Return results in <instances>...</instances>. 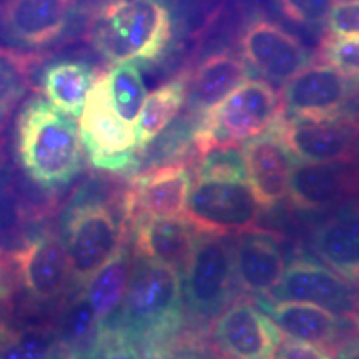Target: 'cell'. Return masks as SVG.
<instances>
[{
    "instance_id": "6da1fadb",
    "label": "cell",
    "mask_w": 359,
    "mask_h": 359,
    "mask_svg": "<svg viewBox=\"0 0 359 359\" xmlns=\"http://www.w3.org/2000/svg\"><path fill=\"white\" fill-rule=\"evenodd\" d=\"M168 0H103L92 13L88 40L110 64L155 65L175 40Z\"/></svg>"
},
{
    "instance_id": "7a4b0ae2",
    "label": "cell",
    "mask_w": 359,
    "mask_h": 359,
    "mask_svg": "<svg viewBox=\"0 0 359 359\" xmlns=\"http://www.w3.org/2000/svg\"><path fill=\"white\" fill-rule=\"evenodd\" d=\"M262 210L240 151L217 148L201 156L185 212L196 230L222 236L246 231L255 228Z\"/></svg>"
},
{
    "instance_id": "3957f363",
    "label": "cell",
    "mask_w": 359,
    "mask_h": 359,
    "mask_svg": "<svg viewBox=\"0 0 359 359\" xmlns=\"http://www.w3.org/2000/svg\"><path fill=\"white\" fill-rule=\"evenodd\" d=\"M183 304L182 273L137 255L122 303L102 327L147 344L154 353L178 333Z\"/></svg>"
},
{
    "instance_id": "277c9868",
    "label": "cell",
    "mask_w": 359,
    "mask_h": 359,
    "mask_svg": "<svg viewBox=\"0 0 359 359\" xmlns=\"http://www.w3.org/2000/svg\"><path fill=\"white\" fill-rule=\"evenodd\" d=\"M17 154L27 177L42 190L69 185L82 170L79 125L43 98H30L17 120Z\"/></svg>"
},
{
    "instance_id": "5b68a950",
    "label": "cell",
    "mask_w": 359,
    "mask_h": 359,
    "mask_svg": "<svg viewBox=\"0 0 359 359\" xmlns=\"http://www.w3.org/2000/svg\"><path fill=\"white\" fill-rule=\"evenodd\" d=\"M280 110V97L271 85L264 80H245L200 118L191 143L201 156L217 148H235L266 130Z\"/></svg>"
},
{
    "instance_id": "8992f818",
    "label": "cell",
    "mask_w": 359,
    "mask_h": 359,
    "mask_svg": "<svg viewBox=\"0 0 359 359\" xmlns=\"http://www.w3.org/2000/svg\"><path fill=\"white\" fill-rule=\"evenodd\" d=\"M125 217L97 196L79 193L62 217L60 238L70 262V278L83 286L90 276L122 246Z\"/></svg>"
},
{
    "instance_id": "52a82bcc",
    "label": "cell",
    "mask_w": 359,
    "mask_h": 359,
    "mask_svg": "<svg viewBox=\"0 0 359 359\" xmlns=\"http://www.w3.org/2000/svg\"><path fill=\"white\" fill-rule=\"evenodd\" d=\"M79 118L80 140L92 167L111 173H133L138 168L135 125L115 110L100 77L88 92Z\"/></svg>"
},
{
    "instance_id": "ba28073f",
    "label": "cell",
    "mask_w": 359,
    "mask_h": 359,
    "mask_svg": "<svg viewBox=\"0 0 359 359\" xmlns=\"http://www.w3.org/2000/svg\"><path fill=\"white\" fill-rule=\"evenodd\" d=\"M233 281V245L222 235L200 233L182 273L188 313L200 321L215 320L230 303Z\"/></svg>"
},
{
    "instance_id": "9c48e42d",
    "label": "cell",
    "mask_w": 359,
    "mask_h": 359,
    "mask_svg": "<svg viewBox=\"0 0 359 359\" xmlns=\"http://www.w3.org/2000/svg\"><path fill=\"white\" fill-rule=\"evenodd\" d=\"M245 64L269 82L285 85L311 64V52L285 27L257 13L246 20L238 39Z\"/></svg>"
},
{
    "instance_id": "30bf717a",
    "label": "cell",
    "mask_w": 359,
    "mask_h": 359,
    "mask_svg": "<svg viewBox=\"0 0 359 359\" xmlns=\"http://www.w3.org/2000/svg\"><path fill=\"white\" fill-rule=\"evenodd\" d=\"M240 154L259 205L268 210L281 203L290 193L291 173L298 158L283 138L280 114L266 130L246 140Z\"/></svg>"
},
{
    "instance_id": "8fae6325",
    "label": "cell",
    "mask_w": 359,
    "mask_h": 359,
    "mask_svg": "<svg viewBox=\"0 0 359 359\" xmlns=\"http://www.w3.org/2000/svg\"><path fill=\"white\" fill-rule=\"evenodd\" d=\"M15 278L30 302L53 303L67 290L70 262L60 235L43 231L25 241L12 255Z\"/></svg>"
},
{
    "instance_id": "7c38bea8",
    "label": "cell",
    "mask_w": 359,
    "mask_h": 359,
    "mask_svg": "<svg viewBox=\"0 0 359 359\" xmlns=\"http://www.w3.org/2000/svg\"><path fill=\"white\" fill-rule=\"evenodd\" d=\"M351 80L330 64L308 65L285 83L280 98L286 120H320L341 115L351 95Z\"/></svg>"
},
{
    "instance_id": "4fadbf2b",
    "label": "cell",
    "mask_w": 359,
    "mask_h": 359,
    "mask_svg": "<svg viewBox=\"0 0 359 359\" xmlns=\"http://www.w3.org/2000/svg\"><path fill=\"white\" fill-rule=\"evenodd\" d=\"M271 298L309 303L343 318L354 311V290L348 280L308 257L296 258L285 268Z\"/></svg>"
},
{
    "instance_id": "5bb4252c",
    "label": "cell",
    "mask_w": 359,
    "mask_h": 359,
    "mask_svg": "<svg viewBox=\"0 0 359 359\" xmlns=\"http://www.w3.org/2000/svg\"><path fill=\"white\" fill-rule=\"evenodd\" d=\"M212 338L230 359H271L281 343L280 330L246 299L228 304L215 318Z\"/></svg>"
},
{
    "instance_id": "9a60e30c",
    "label": "cell",
    "mask_w": 359,
    "mask_h": 359,
    "mask_svg": "<svg viewBox=\"0 0 359 359\" xmlns=\"http://www.w3.org/2000/svg\"><path fill=\"white\" fill-rule=\"evenodd\" d=\"M191 185V173L177 163L137 175L123 195L125 219L132 223L140 217H185Z\"/></svg>"
},
{
    "instance_id": "2e32d148",
    "label": "cell",
    "mask_w": 359,
    "mask_h": 359,
    "mask_svg": "<svg viewBox=\"0 0 359 359\" xmlns=\"http://www.w3.org/2000/svg\"><path fill=\"white\" fill-rule=\"evenodd\" d=\"M281 133L299 161L331 163L349 161L353 156L359 125L344 115L320 120H286L280 111Z\"/></svg>"
},
{
    "instance_id": "e0dca14e",
    "label": "cell",
    "mask_w": 359,
    "mask_h": 359,
    "mask_svg": "<svg viewBox=\"0 0 359 359\" xmlns=\"http://www.w3.org/2000/svg\"><path fill=\"white\" fill-rule=\"evenodd\" d=\"M74 0H7L0 30L13 45L40 48L57 42L69 29Z\"/></svg>"
},
{
    "instance_id": "ac0fdd59",
    "label": "cell",
    "mask_w": 359,
    "mask_h": 359,
    "mask_svg": "<svg viewBox=\"0 0 359 359\" xmlns=\"http://www.w3.org/2000/svg\"><path fill=\"white\" fill-rule=\"evenodd\" d=\"M233 266L236 281L245 291L258 298L271 294L286 268L281 236L258 228L238 233Z\"/></svg>"
},
{
    "instance_id": "d6986e66",
    "label": "cell",
    "mask_w": 359,
    "mask_h": 359,
    "mask_svg": "<svg viewBox=\"0 0 359 359\" xmlns=\"http://www.w3.org/2000/svg\"><path fill=\"white\" fill-rule=\"evenodd\" d=\"M358 175L348 161L294 165L290 180V200L302 212H321L356 190Z\"/></svg>"
},
{
    "instance_id": "ffe728a7",
    "label": "cell",
    "mask_w": 359,
    "mask_h": 359,
    "mask_svg": "<svg viewBox=\"0 0 359 359\" xmlns=\"http://www.w3.org/2000/svg\"><path fill=\"white\" fill-rule=\"evenodd\" d=\"M138 257L168 264L183 273L201 231L182 217H140L132 222Z\"/></svg>"
},
{
    "instance_id": "44dd1931",
    "label": "cell",
    "mask_w": 359,
    "mask_h": 359,
    "mask_svg": "<svg viewBox=\"0 0 359 359\" xmlns=\"http://www.w3.org/2000/svg\"><path fill=\"white\" fill-rule=\"evenodd\" d=\"M248 77L250 67L241 55L231 50L212 53L188 82V110L200 122Z\"/></svg>"
},
{
    "instance_id": "7402d4cb",
    "label": "cell",
    "mask_w": 359,
    "mask_h": 359,
    "mask_svg": "<svg viewBox=\"0 0 359 359\" xmlns=\"http://www.w3.org/2000/svg\"><path fill=\"white\" fill-rule=\"evenodd\" d=\"M313 251L344 280H359V210L348 208L327 218L313 233Z\"/></svg>"
},
{
    "instance_id": "603a6c76",
    "label": "cell",
    "mask_w": 359,
    "mask_h": 359,
    "mask_svg": "<svg viewBox=\"0 0 359 359\" xmlns=\"http://www.w3.org/2000/svg\"><path fill=\"white\" fill-rule=\"evenodd\" d=\"M258 308L288 338L316 346L330 344L339 331V316L309 303L276 302L259 296Z\"/></svg>"
},
{
    "instance_id": "cb8c5ba5",
    "label": "cell",
    "mask_w": 359,
    "mask_h": 359,
    "mask_svg": "<svg viewBox=\"0 0 359 359\" xmlns=\"http://www.w3.org/2000/svg\"><path fill=\"white\" fill-rule=\"evenodd\" d=\"M97 80V72L83 60H57L42 72L40 83L47 102L60 114L79 118L88 92Z\"/></svg>"
},
{
    "instance_id": "d4e9b609",
    "label": "cell",
    "mask_w": 359,
    "mask_h": 359,
    "mask_svg": "<svg viewBox=\"0 0 359 359\" xmlns=\"http://www.w3.org/2000/svg\"><path fill=\"white\" fill-rule=\"evenodd\" d=\"M188 82H190L188 75L182 74L147 95L135 125L138 154L145 151L160 137V133L168 128V125L182 110L188 97Z\"/></svg>"
},
{
    "instance_id": "484cf974",
    "label": "cell",
    "mask_w": 359,
    "mask_h": 359,
    "mask_svg": "<svg viewBox=\"0 0 359 359\" xmlns=\"http://www.w3.org/2000/svg\"><path fill=\"white\" fill-rule=\"evenodd\" d=\"M132 263L128 248L122 245L83 285V294L92 304L100 327L114 316L122 303Z\"/></svg>"
},
{
    "instance_id": "4316f807",
    "label": "cell",
    "mask_w": 359,
    "mask_h": 359,
    "mask_svg": "<svg viewBox=\"0 0 359 359\" xmlns=\"http://www.w3.org/2000/svg\"><path fill=\"white\" fill-rule=\"evenodd\" d=\"M100 80L115 110L128 123L137 125L138 115L148 95L140 69L133 64H118L102 74Z\"/></svg>"
},
{
    "instance_id": "83f0119b",
    "label": "cell",
    "mask_w": 359,
    "mask_h": 359,
    "mask_svg": "<svg viewBox=\"0 0 359 359\" xmlns=\"http://www.w3.org/2000/svg\"><path fill=\"white\" fill-rule=\"evenodd\" d=\"M98 331H100V321H98L87 296L82 293L72 299L62 314L60 325L57 330L58 343L67 348L77 349L85 343H90L92 346Z\"/></svg>"
},
{
    "instance_id": "f1b7e54d",
    "label": "cell",
    "mask_w": 359,
    "mask_h": 359,
    "mask_svg": "<svg viewBox=\"0 0 359 359\" xmlns=\"http://www.w3.org/2000/svg\"><path fill=\"white\" fill-rule=\"evenodd\" d=\"M57 331L48 326H29L11 334L0 349V359H52L58 348Z\"/></svg>"
},
{
    "instance_id": "f546056e",
    "label": "cell",
    "mask_w": 359,
    "mask_h": 359,
    "mask_svg": "<svg viewBox=\"0 0 359 359\" xmlns=\"http://www.w3.org/2000/svg\"><path fill=\"white\" fill-rule=\"evenodd\" d=\"M30 62L25 55L0 50V123L25 97Z\"/></svg>"
},
{
    "instance_id": "4dcf8cb0",
    "label": "cell",
    "mask_w": 359,
    "mask_h": 359,
    "mask_svg": "<svg viewBox=\"0 0 359 359\" xmlns=\"http://www.w3.org/2000/svg\"><path fill=\"white\" fill-rule=\"evenodd\" d=\"M85 359H145V356L138 351L137 343L127 336L102 327L92 346L87 349Z\"/></svg>"
},
{
    "instance_id": "1f68e13d",
    "label": "cell",
    "mask_w": 359,
    "mask_h": 359,
    "mask_svg": "<svg viewBox=\"0 0 359 359\" xmlns=\"http://www.w3.org/2000/svg\"><path fill=\"white\" fill-rule=\"evenodd\" d=\"M283 17L306 29H320L326 24L331 0H273Z\"/></svg>"
},
{
    "instance_id": "d6a6232c",
    "label": "cell",
    "mask_w": 359,
    "mask_h": 359,
    "mask_svg": "<svg viewBox=\"0 0 359 359\" xmlns=\"http://www.w3.org/2000/svg\"><path fill=\"white\" fill-rule=\"evenodd\" d=\"M327 30L334 37H359V0H334L326 17Z\"/></svg>"
},
{
    "instance_id": "836d02e7",
    "label": "cell",
    "mask_w": 359,
    "mask_h": 359,
    "mask_svg": "<svg viewBox=\"0 0 359 359\" xmlns=\"http://www.w3.org/2000/svg\"><path fill=\"white\" fill-rule=\"evenodd\" d=\"M323 55L330 65H333L349 77H359V37L343 39L334 37L326 40Z\"/></svg>"
},
{
    "instance_id": "e575fe53",
    "label": "cell",
    "mask_w": 359,
    "mask_h": 359,
    "mask_svg": "<svg viewBox=\"0 0 359 359\" xmlns=\"http://www.w3.org/2000/svg\"><path fill=\"white\" fill-rule=\"evenodd\" d=\"M271 359H331V356L316 344L290 338L278 344Z\"/></svg>"
},
{
    "instance_id": "d590c367",
    "label": "cell",
    "mask_w": 359,
    "mask_h": 359,
    "mask_svg": "<svg viewBox=\"0 0 359 359\" xmlns=\"http://www.w3.org/2000/svg\"><path fill=\"white\" fill-rule=\"evenodd\" d=\"M148 359H210V356L196 344H182L178 348L156 349L148 354Z\"/></svg>"
},
{
    "instance_id": "8d00e7d4",
    "label": "cell",
    "mask_w": 359,
    "mask_h": 359,
    "mask_svg": "<svg viewBox=\"0 0 359 359\" xmlns=\"http://www.w3.org/2000/svg\"><path fill=\"white\" fill-rule=\"evenodd\" d=\"M334 359H359V338L348 341L343 346H339Z\"/></svg>"
},
{
    "instance_id": "74e56055",
    "label": "cell",
    "mask_w": 359,
    "mask_h": 359,
    "mask_svg": "<svg viewBox=\"0 0 359 359\" xmlns=\"http://www.w3.org/2000/svg\"><path fill=\"white\" fill-rule=\"evenodd\" d=\"M0 302H2V299H0ZM11 334H12V330L8 327L6 320H4L2 311H0V349H2L4 344L7 343V339L11 338Z\"/></svg>"
},
{
    "instance_id": "f35d334b",
    "label": "cell",
    "mask_w": 359,
    "mask_h": 359,
    "mask_svg": "<svg viewBox=\"0 0 359 359\" xmlns=\"http://www.w3.org/2000/svg\"><path fill=\"white\" fill-rule=\"evenodd\" d=\"M356 283H358V286H356V290H354V311H353V318H354V321H356L358 326H359V280Z\"/></svg>"
},
{
    "instance_id": "ab89813d",
    "label": "cell",
    "mask_w": 359,
    "mask_h": 359,
    "mask_svg": "<svg viewBox=\"0 0 359 359\" xmlns=\"http://www.w3.org/2000/svg\"><path fill=\"white\" fill-rule=\"evenodd\" d=\"M358 137H359V130H358Z\"/></svg>"
}]
</instances>
